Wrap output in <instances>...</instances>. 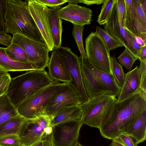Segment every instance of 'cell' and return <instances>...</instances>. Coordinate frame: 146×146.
<instances>
[{
  "label": "cell",
  "mask_w": 146,
  "mask_h": 146,
  "mask_svg": "<svg viewBox=\"0 0 146 146\" xmlns=\"http://www.w3.org/2000/svg\"><path fill=\"white\" fill-rule=\"evenodd\" d=\"M19 115L17 108L6 94L0 97V127L6 122Z\"/></svg>",
  "instance_id": "cell-24"
},
{
  "label": "cell",
  "mask_w": 146,
  "mask_h": 146,
  "mask_svg": "<svg viewBox=\"0 0 146 146\" xmlns=\"http://www.w3.org/2000/svg\"><path fill=\"white\" fill-rule=\"evenodd\" d=\"M11 79L8 73L0 78V97L7 94L11 84Z\"/></svg>",
  "instance_id": "cell-36"
},
{
  "label": "cell",
  "mask_w": 146,
  "mask_h": 146,
  "mask_svg": "<svg viewBox=\"0 0 146 146\" xmlns=\"http://www.w3.org/2000/svg\"><path fill=\"white\" fill-rule=\"evenodd\" d=\"M85 43L86 58L91 64L100 71L112 74L110 51L100 37L92 32Z\"/></svg>",
  "instance_id": "cell-7"
},
{
  "label": "cell",
  "mask_w": 146,
  "mask_h": 146,
  "mask_svg": "<svg viewBox=\"0 0 146 146\" xmlns=\"http://www.w3.org/2000/svg\"><path fill=\"white\" fill-rule=\"evenodd\" d=\"M47 67L48 74L53 80L71 83L72 79L68 69L60 57L53 51Z\"/></svg>",
  "instance_id": "cell-16"
},
{
  "label": "cell",
  "mask_w": 146,
  "mask_h": 146,
  "mask_svg": "<svg viewBox=\"0 0 146 146\" xmlns=\"http://www.w3.org/2000/svg\"><path fill=\"white\" fill-rule=\"evenodd\" d=\"M95 32L103 40L110 51L118 47L123 46L121 43L109 35L104 29L100 27H96Z\"/></svg>",
  "instance_id": "cell-27"
},
{
  "label": "cell",
  "mask_w": 146,
  "mask_h": 146,
  "mask_svg": "<svg viewBox=\"0 0 146 146\" xmlns=\"http://www.w3.org/2000/svg\"><path fill=\"white\" fill-rule=\"evenodd\" d=\"M6 53L11 59L18 61L28 62L27 57L24 50L17 45L11 43L5 48Z\"/></svg>",
  "instance_id": "cell-26"
},
{
  "label": "cell",
  "mask_w": 146,
  "mask_h": 146,
  "mask_svg": "<svg viewBox=\"0 0 146 146\" xmlns=\"http://www.w3.org/2000/svg\"><path fill=\"white\" fill-rule=\"evenodd\" d=\"M145 13L146 15V0H139Z\"/></svg>",
  "instance_id": "cell-47"
},
{
  "label": "cell",
  "mask_w": 146,
  "mask_h": 146,
  "mask_svg": "<svg viewBox=\"0 0 146 146\" xmlns=\"http://www.w3.org/2000/svg\"><path fill=\"white\" fill-rule=\"evenodd\" d=\"M12 37L9 34L0 35V44L9 46L11 43Z\"/></svg>",
  "instance_id": "cell-42"
},
{
  "label": "cell",
  "mask_w": 146,
  "mask_h": 146,
  "mask_svg": "<svg viewBox=\"0 0 146 146\" xmlns=\"http://www.w3.org/2000/svg\"><path fill=\"white\" fill-rule=\"evenodd\" d=\"M13 35L11 43L17 45L24 50L28 62L34 70H44L48 66L50 58L47 46L19 34Z\"/></svg>",
  "instance_id": "cell-6"
},
{
  "label": "cell",
  "mask_w": 146,
  "mask_h": 146,
  "mask_svg": "<svg viewBox=\"0 0 146 146\" xmlns=\"http://www.w3.org/2000/svg\"><path fill=\"white\" fill-rule=\"evenodd\" d=\"M140 78L137 66L125 74L123 85L121 88L117 101L124 100L140 89Z\"/></svg>",
  "instance_id": "cell-18"
},
{
  "label": "cell",
  "mask_w": 146,
  "mask_h": 146,
  "mask_svg": "<svg viewBox=\"0 0 146 146\" xmlns=\"http://www.w3.org/2000/svg\"><path fill=\"white\" fill-rule=\"evenodd\" d=\"M0 67L7 72L34 70L29 62L18 61L11 58L6 54L5 48L1 47H0Z\"/></svg>",
  "instance_id": "cell-23"
},
{
  "label": "cell",
  "mask_w": 146,
  "mask_h": 146,
  "mask_svg": "<svg viewBox=\"0 0 146 146\" xmlns=\"http://www.w3.org/2000/svg\"><path fill=\"white\" fill-rule=\"evenodd\" d=\"M20 115L6 122L0 127V136L10 134L19 136L27 121Z\"/></svg>",
  "instance_id": "cell-25"
},
{
  "label": "cell",
  "mask_w": 146,
  "mask_h": 146,
  "mask_svg": "<svg viewBox=\"0 0 146 146\" xmlns=\"http://www.w3.org/2000/svg\"><path fill=\"white\" fill-rule=\"evenodd\" d=\"M76 146H83L81 144H80L79 142H78Z\"/></svg>",
  "instance_id": "cell-50"
},
{
  "label": "cell",
  "mask_w": 146,
  "mask_h": 146,
  "mask_svg": "<svg viewBox=\"0 0 146 146\" xmlns=\"http://www.w3.org/2000/svg\"><path fill=\"white\" fill-rule=\"evenodd\" d=\"M89 62L91 68L107 94L114 96L118 98L120 94L121 87L117 83L113 74L99 70L94 66L89 61Z\"/></svg>",
  "instance_id": "cell-19"
},
{
  "label": "cell",
  "mask_w": 146,
  "mask_h": 146,
  "mask_svg": "<svg viewBox=\"0 0 146 146\" xmlns=\"http://www.w3.org/2000/svg\"><path fill=\"white\" fill-rule=\"evenodd\" d=\"M116 0H104L97 20L100 25H104L109 19Z\"/></svg>",
  "instance_id": "cell-29"
},
{
  "label": "cell",
  "mask_w": 146,
  "mask_h": 146,
  "mask_svg": "<svg viewBox=\"0 0 146 146\" xmlns=\"http://www.w3.org/2000/svg\"><path fill=\"white\" fill-rule=\"evenodd\" d=\"M117 99L114 96L102 94L80 105L84 124L98 128L108 121Z\"/></svg>",
  "instance_id": "cell-4"
},
{
  "label": "cell",
  "mask_w": 146,
  "mask_h": 146,
  "mask_svg": "<svg viewBox=\"0 0 146 146\" xmlns=\"http://www.w3.org/2000/svg\"><path fill=\"white\" fill-rule=\"evenodd\" d=\"M0 146H23L19 136L10 134L0 136Z\"/></svg>",
  "instance_id": "cell-32"
},
{
  "label": "cell",
  "mask_w": 146,
  "mask_h": 146,
  "mask_svg": "<svg viewBox=\"0 0 146 146\" xmlns=\"http://www.w3.org/2000/svg\"><path fill=\"white\" fill-rule=\"evenodd\" d=\"M83 26L74 25L72 31V35L75 40L81 55L82 58H86V52L84 50L82 40Z\"/></svg>",
  "instance_id": "cell-30"
},
{
  "label": "cell",
  "mask_w": 146,
  "mask_h": 146,
  "mask_svg": "<svg viewBox=\"0 0 146 146\" xmlns=\"http://www.w3.org/2000/svg\"><path fill=\"white\" fill-rule=\"evenodd\" d=\"M104 1V0H79V3H82L87 5H99L103 3Z\"/></svg>",
  "instance_id": "cell-43"
},
{
  "label": "cell",
  "mask_w": 146,
  "mask_h": 146,
  "mask_svg": "<svg viewBox=\"0 0 146 146\" xmlns=\"http://www.w3.org/2000/svg\"><path fill=\"white\" fill-rule=\"evenodd\" d=\"M138 69L140 78V89L146 95V59L140 61Z\"/></svg>",
  "instance_id": "cell-34"
},
{
  "label": "cell",
  "mask_w": 146,
  "mask_h": 146,
  "mask_svg": "<svg viewBox=\"0 0 146 146\" xmlns=\"http://www.w3.org/2000/svg\"><path fill=\"white\" fill-rule=\"evenodd\" d=\"M146 109V95L140 89L128 98L115 103L108 121L100 127L101 135L113 139L125 133L133 123Z\"/></svg>",
  "instance_id": "cell-1"
},
{
  "label": "cell",
  "mask_w": 146,
  "mask_h": 146,
  "mask_svg": "<svg viewBox=\"0 0 146 146\" xmlns=\"http://www.w3.org/2000/svg\"><path fill=\"white\" fill-rule=\"evenodd\" d=\"M131 4L136 17L141 24L146 27V15L139 0H131Z\"/></svg>",
  "instance_id": "cell-33"
},
{
  "label": "cell",
  "mask_w": 146,
  "mask_h": 146,
  "mask_svg": "<svg viewBox=\"0 0 146 146\" xmlns=\"http://www.w3.org/2000/svg\"><path fill=\"white\" fill-rule=\"evenodd\" d=\"M118 61L129 71L137 59L126 48L117 58Z\"/></svg>",
  "instance_id": "cell-31"
},
{
  "label": "cell",
  "mask_w": 146,
  "mask_h": 146,
  "mask_svg": "<svg viewBox=\"0 0 146 146\" xmlns=\"http://www.w3.org/2000/svg\"><path fill=\"white\" fill-rule=\"evenodd\" d=\"M38 2L49 7L51 8H54L59 7L67 2L66 0H36Z\"/></svg>",
  "instance_id": "cell-41"
},
{
  "label": "cell",
  "mask_w": 146,
  "mask_h": 146,
  "mask_svg": "<svg viewBox=\"0 0 146 146\" xmlns=\"http://www.w3.org/2000/svg\"><path fill=\"white\" fill-rule=\"evenodd\" d=\"M6 6V33L19 34L46 45L29 12L27 0H7Z\"/></svg>",
  "instance_id": "cell-2"
},
{
  "label": "cell",
  "mask_w": 146,
  "mask_h": 146,
  "mask_svg": "<svg viewBox=\"0 0 146 146\" xmlns=\"http://www.w3.org/2000/svg\"><path fill=\"white\" fill-rule=\"evenodd\" d=\"M30 146H54L52 134L45 133L41 139Z\"/></svg>",
  "instance_id": "cell-39"
},
{
  "label": "cell",
  "mask_w": 146,
  "mask_h": 146,
  "mask_svg": "<svg viewBox=\"0 0 146 146\" xmlns=\"http://www.w3.org/2000/svg\"><path fill=\"white\" fill-rule=\"evenodd\" d=\"M7 73L8 72L0 67V78Z\"/></svg>",
  "instance_id": "cell-49"
},
{
  "label": "cell",
  "mask_w": 146,
  "mask_h": 146,
  "mask_svg": "<svg viewBox=\"0 0 146 146\" xmlns=\"http://www.w3.org/2000/svg\"><path fill=\"white\" fill-rule=\"evenodd\" d=\"M109 146H125L115 139L112 140V141Z\"/></svg>",
  "instance_id": "cell-46"
},
{
  "label": "cell",
  "mask_w": 146,
  "mask_h": 146,
  "mask_svg": "<svg viewBox=\"0 0 146 146\" xmlns=\"http://www.w3.org/2000/svg\"><path fill=\"white\" fill-rule=\"evenodd\" d=\"M112 73L119 86L121 88L124 81L125 74L123 68V65L117 60L114 54L111 57Z\"/></svg>",
  "instance_id": "cell-28"
},
{
  "label": "cell",
  "mask_w": 146,
  "mask_h": 146,
  "mask_svg": "<svg viewBox=\"0 0 146 146\" xmlns=\"http://www.w3.org/2000/svg\"><path fill=\"white\" fill-rule=\"evenodd\" d=\"M127 31L131 43L132 54L138 59L139 54L143 46L137 43L131 34L128 31Z\"/></svg>",
  "instance_id": "cell-40"
},
{
  "label": "cell",
  "mask_w": 146,
  "mask_h": 146,
  "mask_svg": "<svg viewBox=\"0 0 146 146\" xmlns=\"http://www.w3.org/2000/svg\"><path fill=\"white\" fill-rule=\"evenodd\" d=\"M146 59V45L142 47L140 52L138 59L140 61Z\"/></svg>",
  "instance_id": "cell-44"
},
{
  "label": "cell",
  "mask_w": 146,
  "mask_h": 146,
  "mask_svg": "<svg viewBox=\"0 0 146 146\" xmlns=\"http://www.w3.org/2000/svg\"><path fill=\"white\" fill-rule=\"evenodd\" d=\"M84 124L82 118L52 127L54 146H76L80 130Z\"/></svg>",
  "instance_id": "cell-9"
},
{
  "label": "cell",
  "mask_w": 146,
  "mask_h": 146,
  "mask_svg": "<svg viewBox=\"0 0 146 146\" xmlns=\"http://www.w3.org/2000/svg\"><path fill=\"white\" fill-rule=\"evenodd\" d=\"M117 9L121 23L124 26L125 14V0H116Z\"/></svg>",
  "instance_id": "cell-38"
},
{
  "label": "cell",
  "mask_w": 146,
  "mask_h": 146,
  "mask_svg": "<svg viewBox=\"0 0 146 146\" xmlns=\"http://www.w3.org/2000/svg\"><path fill=\"white\" fill-rule=\"evenodd\" d=\"M116 2L109 19L104 25V29L109 35L121 43L133 54L127 32L120 21Z\"/></svg>",
  "instance_id": "cell-14"
},
{
  "label": "cell",
  "mask_w": 146,
  "mask_h": 146,
  "mask_svg": "<svg viewBox=\"0 0 146 146\" xmlns=\"http://www.w3.org/2000/svg\"><path fill=\"white\" fill-rule=\"evenodd\" d=\"M44 132L46 134H51L52 133V127L49 126L45 128L44 129Z\"/></svg>",
  "instance_id": "cell-48"
},
{
  "label": "cell",
  "mask_w": 146,
  "mask_h": 146,
  "mask_svg": "<svg viewBox=\"0 0 146 146\" xmlns=\"http://www.w3.org/2000/svg\"><path fill=\"white\" fill-rule=\"evenodd\" d=\"M7 0H0V35L7 34L5 31V17L7 11Z\"/></svg>",
  "instance_id": "cell-35"
},
{
  "label": "cell",
  "mask_w": 146,
  "mask_h": 146,
  "mask_svg": "<svg viewBox=\"0 0 146 146\" xmlns=\"http://www.w3.org/2000/svg\"><path fill=\"white\" fill-rule=\"evenodd\" d=\"M49 126H51L50 118L46 114L27 119L19 135L23 146H30L41 139L45 133L44 129Z\"/></svg>",
  "instance_id": "cell-12"
},
{
  "label": "cell",
  "mask_w": 146,
  "mask_h": 146,
  "mask_svg": "<svg viewBox=\"0 0 146 146\" xmlns=\"http://www.w3.org/2000/svg\"><path fill=\"white\" fill-rule=\"evenodd\" d=\"M52 51L60 57L66 66L72 79L70 83L78 93L82 103L88 100L89 99L82 82L78 57L68 47H54Z\"/></svg>",
  "instance_id": "cell-8"
},
{
  "label": "cell",
  "mask_w": 146,
  "mask_h": 146,
  "mask_svg": "<svg viewBox=\"0 0 146 146\" xmlns=\"http://www.w3.org/2000/svg\"><path fill=\"white\" fill-rule=\"evenodd\" d=\"M78 61L84 86L90 99L99 94H107L92 69L87 58L78 57Z\"/></svg>",
  "instance_id": "cell-13"
},
{
  "label": "cell",
  "mask_w": 146,
  "mask_h": 146,
  "mask_svg": "<svg viewBox=\"0 0 146 146\" xmlns=\"http://www.w3.org/2000/svg\"><path fill=\"white\" fill-rule=\"evenodd\" d=\"M125 133L131 136L137 144L146 140V109L137 116Z\"/></svg>",
  "instance_id": "cell-22"
},
{
  "label": "cell",
  "mask_w": 146,
  "mask_h": 146,
  "mask_svg": "<svg viewBox=\"0 0 146 146\" xmlns=\"http://www.w3.org/2000/svg\"><path fill=\"white\" fill-rule=\"evenodd\" d=\"M60 6L49 8L50 27L53 38L54 47L61 46L63 29L62 19L59 16Z\"/></svg>",
  "instance_id": "cell-21"
},
{
  "label": "cell",
  "mask_w": 146,
  "mask_h": 146,
  "mask_svg": "<svg viewBox=\"0 0 146 146\" xmlns=\"http://www.w3.org/2000/svg\"><path fill=\"white\" fill-rule=\"evenodd\" d=\"M117 140L125 146H137L134 139L130 135L124 133L120 135L116 138Z\"/></svg>",
  "instance_id": "cell-37"
},
{
  "label": "cell",
  "mask_w": 146,
  "mask_h": 146,
  "mask_svg": "<svg viewBox=\"0 0 146 146\" xmlns=\"http://www.w3.org/2000/svg\"><path fill=\"white\" fill-rule=\"evenodd\" d=\"M82 104L77 92L70 83H65L52 96L46 109V113L50 116L64 108Z\"/></svg>",
  "instance_id": "cell-10"
},
{
  "label": "cell",
  "mask_w": 146,
  "mask_h": 146,
  "mask_svg": "<svg viewBox=\"0 0 146 146\" xmlns=\"http://www.w3.org/2000/svg\"><path fill=\"white\" fill-rule=\"evenodd\" d=\"M27 1L30 14L39 30L49 51H52L54 45L50 26L49 8L38 2L36 0H29Z\"/></svg>",
  "instance_id": "cell-11"
},
{
  "label": "cell",
  "mask_w": 146,
  "mask_h": 146,
  "mask_svg": "<svg viewBox=\"0 0 146 146\" xmlns=\"http://www.w3.org/2000/svg\"><path fill=\"white\" fill-rule=\"evenodd\" d=\"M125 14L124 27L126 30L141 38L146 43V27L138 21L131 4V0H125Z\"/></svg>",
  "instance_id": "cell-17"
},
{
  "label": "cell",
  "mask_w": 146,
  "mask_h": 146,
  "mask_svg": "<svg viewBox=\"0 0 146 146\" xmlns=\"http://www.w3.org/2000/svg\"><path fill=\"white\" fill-rule=\"evenodd\" d=\"M126 31L129 32L131 34L137 43H138L142 46H143L145 45H146V43H145L141 38L136 35L135 34L130 32L127 30Z\"/></svg>",
  "instance_id": "cell-45"
},
{
  "label": "cell",
  "mask_w": 146,
  "mask_h": 146,
  "mask_svg": "<svg viewBox=\"0 0 146 146\" xmlns=\"http://www.w3.org/2000/svg\"><path fill=\"white\" fill-rule=\"evenodd\" d=\"M59 16L62 19L69 21L74 25L84 26L91 24L92 11L89 8L69 3L67 5L61 7Z\"/></svg>",
  "instance_id": "cell-15"
},
{
  "label": "cell",
  "mask_w": 146,
  "mask_h": 146,
  "mask_svg": "<svg viewBox=\"0 0 146 146\" xmlns=\"http://www.w3.org/2000/svg\"><path fill=\"white\" fill-rule=\"evenodd\" d=\"M54 80L50 85L40 90L21 103L17 108L19 115L32 119L45 115L46 109L51 98L64 84Z\"/></svg>",
  "instance_id": "cell-5"
},
{
  "label": "cell",
  "mask_w": 146,
  "mask_h": 146,
  "mask_svg": "<svg viewBox=\"0 0 146 146\" xmlns=\"http://www.w3.org/2000/svg\"><path fill=\"white\" fill-rule=\"evenodd\" d=\"M53 81L45 70L29 71L11 79L6 94L17 108L29 97Z\"/></svg>",
  "instance_id": "cell-3"
},
{
  "label": "cell",
  "mask_w": 146,
  "mask_h": 146,
  "mask_svg": "<svg viewBox=\"0 0 146 146\" xmlns=\"http://www.w3.org/2000/svg\"><path fill=\"white\" fill-rule=\"evenodd\" d=\"M50 126L82 118V110L79 106H74L63 108L50 116Z\"/></svg>",
  "instance_id": "cell-20"
}]
</instances>
